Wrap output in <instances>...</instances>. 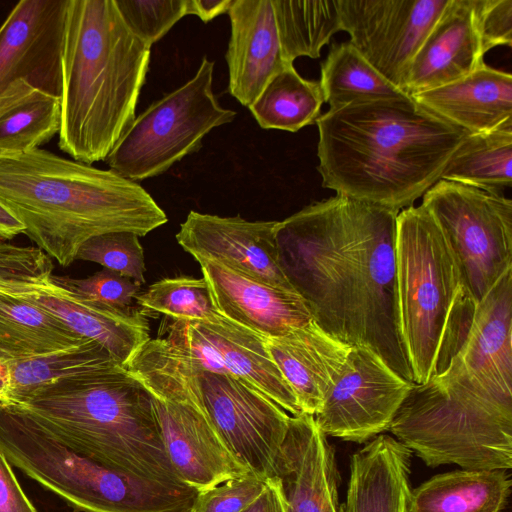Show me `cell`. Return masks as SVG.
<instances>
[{
  "label": "cell",
  "mask_w": 512,
  "mask_h": 512,
  "mask_svg": "<svg viewBox=\"0 0 512 512\" xmlns=\"http://www.w3.org/2000/svg\"><path fill=\"white\" fill-rule=\"evenodd\" d=\"M319 82L329 109L355 102L410 96L382 76L350 42L332 44L321 64Z\"/></svg>",
  "instance_id": "cell-32"
},
{
  "label": "cell",
  "mask_w": 512,
  "mask_h": 512,
  "mask_svg": "<svg viewBox=\"0 0 512 512\" xmlns=\"http://www.w3.org/2000/svg\"><path fill=\"white\" fill-rule=\"evenodd\" d=\"M195 373L202 403L220 437L254 475L268 479L288 430V413L239 378Z\"/></svg>",
  "instance_id": "cell-14"
},
{
  "label": "cell",
  "mask_w": 512,
  "mask_h": 512,
  "mask_svg": "<svg viewBox=\"0 0 512 512\" xmlns=\"http://www.w3.org/2000/svg\"><path fill=\"white\" fill-rule=\"evenodd\" d=\"M25 232V226L0 203V241L6 242Z\"/></svg>",
  "instance_id": "cell-43"
},
{
  "label": "cell",
  "mask_w": 512,
  "mask_h": 512,
  "mask_svg": "<svg viewBox=\"0 0 512 512\" xmlns=\"http://www.w3.org/2000/svg\"><path fill=\"white\" fill-rule=\"evenodd\" d=\"M389 430L429 467L512 468V399L482 385L456 357L413 385Z\"/></svg>",
  "instance_id": "cell-7"
},
{
  "label": "cell",
  "mask_w": 512,
  "mask_h": 512,
  "mask_svg": "<svg viewBox=\"0 0 512 512\" xmlns=\"http://www.w3.org/2000/svg\"><path fill=\"white\" fill-rule=\"evenodd\" d=\"M412 452L380 434L351 457L343 512H407Z\"/></svg>",
  "instance_id": "cell-25"
},
{
  "label": "cell",
  "mask_w": 512,
  "mask_h": 512,
  "mask_svg": "<svg viewBox=\"0 0 512 512\" xmlns=\"http://www.w3.org/2000/svg\"><path fill=\"white\" fill-rule=\"evenodd\" d=\"M0 203L36 247L64 267L93 236L127 231L140 237L168 221L137 182L41 148L0 153Z\"/></svg>",
  "instance_id": "cell-3"
},
{
  "label": "cell",
  "mask_w": 512,
  "mask_h": 512,
  "mask_svg": "<svg viewBox=\"0 0 512 512\" xmlns=\"http://www.w3.org/2000/svg\"><path fill=\"white\" fill-rule=\"evenodd\" d=\"M76 260L97 263L141 285L146 271L143 247L132 232H108L87 239L79 248Z\"/></svg>",
  "instance_id": "cell-35"
},
{
  "label": "cell",
  "mask_w": 512,
  "mask_h": 512,
  "mask_svg": "<svg viewBox=\"0 0 512 512\" xmlns=\"http://www.w3.org/2000/svg\"><path fill=\"white\" fill-rule=\"evenodd\" d=\"M395 258L401 334L414 383L424 384L448 368L477 304L441 229L422 205L399 211Z\"/></svg>",
  "instance_id": "cell-6"
},
{
  "label": "cell",
  "mask_w": 512,
  "mask_h": 512,
  "mask_svg": "<svg viewBox=\"0 0 512 512\" xmlns=\"http://www.w3.org/2000/svg\"><path fill=\"white\" fill-rule=\"evenodd\" d=\"M410 96L468 134L512 126V75L486 64L459 80Z\"/></svg>",
  "instance_id": "cell-24"
},
{
  "label": "cell",
  "mask_w": 512,
  "mask_h": 512,
  "mask_svg": "<svg viewBox=\"0 0 512 512\" xmlns=\"http://www.w3.org/2000/svg\"><path fill=\"white\" fill-rule=\"evenodd\" d=\"M269 478L285 512H343L334 450L313 415L290 416Z\"/></svg>",
  "instance_id": "cell-18"
},
{
  "label": "cell",
  "mask_w": 512,
  "mask_h": 512,
  "mask_svg": "<svg viewBox=\"0 0 512 512\" xmlns=\"http://www.w3.org/2000/svg\"><path fill=\"white\" fill-rule=\"evenodd\" d=\"M135 299L144 309L162 313L170 319L217 322L224 317L217 311L203 277L164 278Z\"/></svg>",
  "instance_id": "cell-34"
},
{
  "label": "cell",
  "mask_w": 512,
  "mask_h": 512,
  "mask_svg": "<svg viewBox=\"0 0 512 512\" xmlns=\"http://www.w3.org/2000/svg\"><path fill=\"white\" fill-rule=\"evenodd\" d=\"M414 384L371 349L352 346L315 422L326 436L363 443L389 430Z\"/></svg>",
  "instance_id": "cell-13"
},
{
  "label": "cell",
  "mask_w": 512,
  "mask_h": 512,
  "mask_svg": "<svg viewBox=\"0 0 512 512\" xmlns=\"http://www.w3.org/2000/svg\"><path fill=\"white\" fill-rule=\"evenodd\" d=\"M283 54L319 58L323 46L342 31L338 0H272Z\"/></svg>",
  "instance_id": "cell-33"
},
{
  "label": "cell",
  "mask_w": 512,
  "mask_h": 512,
  "mask_svg": "<svg viewBox=\"0 0 512 512\" xmlns=\"http://www.w3.org/2000/svg\"><path fill=\"white\" fill-rule=\"evenodd\" d=\"M267 479L253 473L227 480L206 491L199 492L194 512H242L266 489Z\"/></svg>",
  "instance_id": "cell-38"
},
{
  "label": "cell",
  "mask_w": 512,
  "mask_h": 512,
  "mask_svg": "<svg viewBox=\"0 0 512 512\" xmlns=\"http://www.w3.org/2000/svg\"><path fill=\"white\" fill-rule=\"evenodd\" d=\"M53 277L56 282L79 299L115 310H129L141 286L108 269H103L84 279L54 274Z\"/></svg>",
  "instance_id": "cell-37"
},
{
  "label": "cell",
  "mask_w": 512,
  "mask_h": 512,
  "mask_svg": "<svg viewBox=\"0 0 512 512\" xmlns=\"http://www.w3.org/2000/svg\"><path fill=\"white\" fill-rule=\"evenodd\" d=\"M0 452L83 512H185L198 492L105 466L71 448L15 407L0 402Z\"/></svg>",
  "instance_id": "cell-8"
},
{
  "label": "cell",
  "mask_w": 512,
  "mask_h": 512,
  "mask_svg": "<svg viewBox=\"0 0 512 512\" xmlns=\"http://www.w3.org/2000/svg\"><path fill=\"white\" fill-rule=\"evenodd\" d=\"M151 47L125 25L114 0H67L61 45L58 146L73 160L106 159L136 117Z\"/></svg>",
  "instance_id": "cell-4"
},
{
  "label": "cell",
  "mask_w": 512,
  "mask_h": 512,
  "mask_svg": "<svg viewBox=\"0 0 512 512\" xmlns=\"http://www.w3.org/2000/svg\"><path fill=\"white\" fill-rule=\"evenodd\" d=\"M198 263L217 311L228 320L265 338L284 336L312 321L296 292L255 281L217 262Z\"/></svg>",
  "instance_id": "cell-19"
},
{
  "label": "cell",
  "mask_w": 512,
  "mask_h": 512,
  "mask_svg": "<svg viewBox=\"0 0 512 512\" xmlns=\"http://www.w3.org/2000/svg\"><path fill=\"white\" fill-rule=\"evenodd\" d=\"M448 2L338 0L342 31L349 34V42L402 91L416 52Z\"/></svg>",
  "instance_id": "cell-15"
},
{
  "label": "cell",
  "mask_w": 512,
  "mask_h": 512,
  "mask_svg": "<svg viewBox=\"0 0 512 512\" xmlns=\"http://www.w3.org/2000/svg\"><path fill=\"white\" fill-rule=\"evenodd\" d=\"M60 124V97L24 79L0 95V153L40 148L59 133Z\"/></svg>",
  "instance_id": "cell-28"
},
{
  "label": "cell",
  "mask_w": 512,
  "mask_h": 512,
  "mask_svg": "<svg viewBox=\"0 0 512 512\" xmlns=\"http://www.w3.org/2000/svg\"><path fill=\"white\" fill-rule=\"evenodd\" d=\"M67 0H21L0 26V95L14 81L60 96Z\"/></svg>",
  "instance_id": "cell-17"
},
{
  "label": "cell",
  "mask_w": 512,
  "mask_h": 512,
  "mask_svg": "<svg viewBox=\"0 0 512 512\" xmlns=\"http://www.w3.org/2000/svg\"><path fill=\"white\" fill-rule=\"evenodd\" d=\"M483 52L512 44V0H476Z\"/></svg>",
  "instance_id": "cell-39"
},
{
  "label": "cell",
  "mask_w": 512,
  "mask_h": 512,
  "mask_svg": "<svg viewBox=\"0 0 512 512\" xmlns=\"http://www.w3.org/2000/svg\"><path fill=\"white\" fill-rule=\"evenodd\" d=\"M53 268L51 258L38 247L0 241V285L75 334L97 342L126 368L150 340L147 315L85 302L55 281Z\"/></svg>",
  "instance_id": "cell-11"
},
{
  "label": "cell",
  "mask_w": 512,
  "mask_h": 512,
  "mask_svg": "<svg viewBox=\"0 0 512 512\" xmlns=\"http://www.w3.org/2000/svg\"><path fill=\"white\" fill-rule=\"evenodd\" d=\"M87 341L0 285V359L50 354L77 347Z\"/></svg>",
  "instance_id": "cell-27"
},
{
  "label": "cell",
  "mask_w": 512,
  "mask_h": 512,
  "mask_svg": "<svg viewBox=\"0 0 512 512\" xmlns=\"http://www.w3.org/2000/svg\"><path fill=\"white\" fill-rule=\"evenodd\" d=\"M233 0H186V15H196L207 23L228 13Z\"/></svg>",
  "instance_id": "cell-41"
},
{
  "label": "cell",
  "mask_w": 512,
  "mask_h": 512,
  "mask_svg": "<svg viewBox=\"0 0 512 512\" xmlns=\"http://www.w3.org/2000/svg\"><path fill=\"white\" fill-rule=\"evenodd\" d=\"M323 103L320 82L303 78L292 65L276 74L248 108L262 129L297 132L316 123Z\"/></svg>",
  "instance_id": "cell-31"
},
{
  "label": "cell",
  "mask_w": 512,
  "mask_h": 512,
  "mask_svg": "<svg viewBox=\"0 0 512 512\" xmlns=\"http://www.w3.org/2000/svg\"><path fill=\"white\" fill-rule=\"evenodd\" d=\"M398 213L336 194L278 221L275 235L279 265L312 320L414 383L398 310Z\"/></svg>",
  "instance_id": "cell-1"
},
{
  "label": "cell",
  "mask_w": 512,
  "mask_h": 512,
  "mask_svg": "<svg viewBox=\"0 0 512 512\" xmlns=\"http://www.w3.org/2000/svg\"><path fill=\"white\" fill-rule=\"evenodd\" d=\"M114 364L119 363L105 348L91 340L68 350L45 355L1 358L0 402H14L61 378Z\"/></svg>",
  "instance_id": "cell-29"
},
{
  "label": "cell",
  "mask_w": 512,
  "mask_h": 512,
  "mask_svg": "<svg viewBox=\"0 0 512 512\" xmlns=\"http://www.w3.org/2000/svg\"><path fill=\"white\" fill-rule=\"evenodd\" d=\"M3 403L105 466L186 486L168 460L152 395L119 364L61 378Z\"/></svg>",
  "instance_id": "cell-5"
},
{
  "label": "cell",
  "mask_w": 512,
  "mask_h": 512,
  "mask_svg": "<svg viewBox=\"0 0 512 512\" xmlns=\"http://www.w3.org/2000/svg\"><path fill=\"white\" fill-rule=\"evenodd\" d=\"M476 0H449L406 75L408 95L459 80L485 64Z\"/></svg>",
  "instance_id": "cell-21"
},
{
  "label": "cell",
  "mask_w": 512,
  "mask_h": 512,
  "mask_svg": "<svg viewBox=\"0 0 512 512\" xmlns=\"http://www.w3.org/2000/svg\"><path fill=\"white\" fill-rule=\"evenodd\" d=\"M185 512H194V511H193V510H192V508H191V509H189V510H187V511H185Z\"/></svg>",
  "instance_id": "cell-44"
},
{
  "label": "cell",
  "mask_w": 512,
  "mask_h": 512,
  "mask_svg": "<svg viewBox=\"0 0 512 512\" xmlns=\"http://www.w3.org/2000/svg\"><path fill=\"white\" fill-rule=\"evenodd\" d=\"M228 15V91L249 107L276 74L293 64L282 51L272 0H233Z\"/></svg>",
  "instance_id": "cell-20"
},
{
  "label": "cell",
  "mask_w": 512,
  "mask_h": 512,
  "mask_svg": "<svg viewBox=\"0 0 512 512\" xmlns=\"http://www.w3.org/2000/svg\"><path fill=\"white\" fill-rule=\"evenodd\" d=\"M265 343L302 413L314 416L339 378L352 346L331 337L313 320L284 336L265 338Z\"/></svg>",
  "instance_id": "cell-22"
},
{
  "label": "cell",
  "mask_w": 512,
  "mask_h": 512,
  "mask_svg": "<svg viewBox=\"0 0 512 512\" xmlns=\"http://www.w3.org/2000/svg\"><path fill=\"white\" fill-rule=\"evenodd\" d=\"M214 66L204 55L192 78L136 116L106 157L109 169L134 182L157 177L199 151L212 129L232 122L237 113L213 91Z\"/></svg>",
  "instance_id": "cell-9"
},
{
  "label": "cell",
  "mask_w": 512,
  "mask_h": 512,
  "mask_svg": "<svg viewBox=\"0 0 512 512\" xmlns=\"http://www.w3.org/2000/svg\"><path fill=\"white\" fill-rule=\"evenodd\" d=\"M0 512H38L22 490L11 464L1 452Z\"/></svg>",
  "instance_id": "cell-40"
},
{
  "label": "cell",
  "mask_w": 512,
  "mask_h": 512,
  "mask_svg": "<svg viewBox=\"0 0 512 512\" xmlns=\"http://www.w3.org/2000/svg\"><path fill=\"white\" fill-rule=\"evenodd\" d=\"M194 370L239 378L292 416L302 413L297 399L272 361L265 337L223 317L217 322L171 319L159 336Z\"/></svg>",
  "instance_id": "cell-12"
},
{
  "label": "cell",
  "mask_w": 512,
  "mask_h": 512,
  "mask_svg": "<svg viewBox=\"0 0 512 512\" xmlns=\"http://www.w3.org/2000/svg\"><path fill=\"white\" fill-rule=\"evenodd\" d=\"M316 124L322 186L397 211L441 179L468 134L411 96L329 109Z\"/></svg>",
  "instance_id": "cell-2"
},
{
  "label": "cell",
  "mask_w": 512,
  "mask_h": 512,
  "mask_svg": "<svg viewBox=\"0 0 512 512\" xmlns=\"http://www.w3.org/2000/svg\"><path fill=\"white\" fill-rule=\"evenodd\" d=\"M277 223L190 211L176 240L197 262H217L255 281L295 292L279 265Z\"/></svg>",
  "instance_id": "cell-16"
},
{
  "label": "cell",
  "mask_w": 512,
  "mask_h": 512,
  "mask_svg": "<svg viewBox=\"0 0 512 512\" xmlns=\"http://www.w3.org/2000/svg\"><path fill=\"white\" fill-rule=\"evenodd\" d=\"M265 491L242 512H285L276 483L268 478Z\"/></svg>",
  "instance_id": "cell-42"
},
{
  "label": "cell",
  "mask_w": 512,
  "mask_h": 512,
  "mask_svg": "<svg viewBox=\"0 0 512 512\" xmlns=\"http://www.w3.org/2000/svg\"><path fill=\"white\" fill-rule=\"evenodd\" d=\"M454 357L482 385L512 399V267L477 304Z\"/></svg>",
  "instance_id": "cell-23"
},
{
  "label": "cell",
  "mask_w": 512,
  "mask_h": 512,
  "mask_svg": "<svg viewBox=\"0 0 512 512\" xmlns=\"http://www.w3.org/2000/svg\"><path fill=\"white\" fill-rule=\"evenodd\" d=\"M507 470L458 469L411 489L407 512H500L511 489Z\"/></svg>",
  "instance_id": "cell-26"
},
{
  "label": "cell",
  "mask_w": 512,
  "mask_h": 512,
  "mask_svg": "<svg viewBox=\"0 0 512 512\" xmlns=\"http://www.w3.org/2000/svg\"><path fill=\"white\" fill-rule=\"evenodd\" d=\"M130 32L152 46L186 16V0H114Z\"/></svg>",
  "instance_id": "cell-36"
},
{
  "label": "cell",
  "mask_w": 512,
  "mask_h": 512,
  "mask_svg": "<svg viewBox=\"0 0 512 512\" xmlns=\"http://www.w3.org/2000/svg\"><path fill=\"white\" fill-rule=\"evenodd\" d=\"M421 205L441 229L464 285L478 304L512 267V201L440 179L422 196Z\"/></svg>",
  "instance_id": "cell-10"
},
{
  "label": "cell",
  "mask_w": 512,
  "mask_h": 512,
  "mask_svg": "<svg viewBox=\"0 0 512 512\" xmlns=\"http://www.w3.org/2000/svg\"><path fill=\"white\" fill-rule=\"evenodd\" d=\"M512 126L467 134L441 179L500 194L512 183Z\"/></svg>",
  "instance_id": "cell-30"
}]
</instances>
